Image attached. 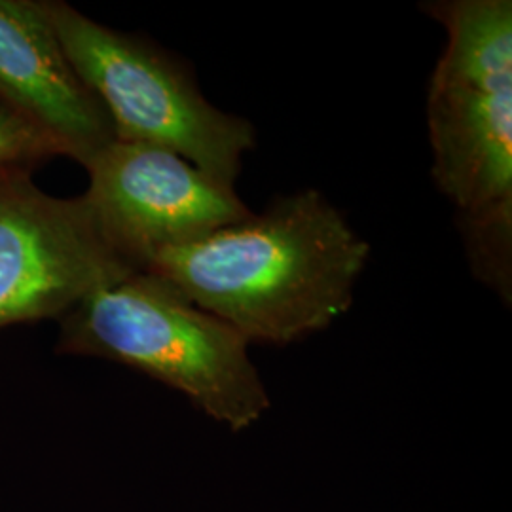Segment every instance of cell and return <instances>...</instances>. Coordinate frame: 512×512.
<instances>
[{
  "instance_id": "8",
  "label": "cell",
  "mask_w": 512,
  "mask_h": 512,
  "mask_svg": "<svg viewBox=\"0 0 512 512\" xmlns=\"http://www.w3.org/2000/svg\"><path fill=\"white\" fill-rule=\"evenodd\" d=\"M55 156H63L61 148L42 129L0 101V175L18 167L31 169Z\"/></svg>"
},
{
  "instance_id": "6",
  "label": "cell",
  "mask_w": 512,
  "mask_h": 512,
  "mask_svg": "<svg viewBox=\"0 0 512 512\" xmlns=\"http://www.w3.org/2000/svg\"><path fill=\"white\" fill-rule=\"evenodd\" d=\"M105 238L135 272L253 215L236 192L165 148L114 141L84 165Z\"/></svg>"
},
{
  "instance_id": "3",
  "label": "cell",
  "mask_w": 512,
  "mask_h": 512,
  "mask_svg": "<svg viewBox=\"0 0 512 512\" xmlns=\"http://www.w3.org/2000/svg\"><path fill=\"white\" fill-rule=\"evenodd\" d=\"M59 321V353L131 366L232 431L249 429L270 408L249 342L158 275H129Z\"/></svg>"
},
{
  "instance_id": "5",
  "label": "cell",
  "mask_w": 512,
  "mask_h": 512,
  "mask_svg": "<svg viewBox=\"0 0 512 512\" xmlns=\"http://www.w3.org/2000/svg\"><path fill=\"white\" fill-rule=\"evenodd\" d=\"M133 274L84 194L50 196L25 167L0 175V329L61 319Z\"/></svg>"
},
{
  "instance_id": "7",
  "label": "cell",
  "mask_w": 512,
  "mask_h": 512,
  "mask_svg": "<svg viewBox=\"0 0 512 512\" xmlns=\"http://www.w3.org/2000/svg\"><path fill=\"white\" fill-rule=\"evenodd\" d=\"M0 101L78 164L116 141L107 110L63 50L48 2L0 0Z\"/></svg>"
},
{
  "instance_id": "2",
  "label": "cell",
  "mask_w": 512,
  "mask_h": 512,
  "mask_svg": "<svg viewBox=\"0 0 512 512\" xmlns=\"http://www.w3.org/2000/svg\"><path fill=\"white\" fill-rule=\"evenodd\" d=\"M446 31L427 93L433 179L458 211L478 281L512 298V2L439 0Z\"/></svg>"
},
{
  "instance_id": "4",
  "label": "cell",
  "mask_w": 512,
  "mask_h": 512,
  "mask_svg": "<svg viewBox=\"0 0 512 512\" xmlns=\"http://www.w3.org/2000/svg\"><path fill=\"white\" fill-rule=\"evenodd\" d=\"M74 71L107 110L120 143L165 148L220 183L236 184L255 126L217 109L179 59L118 33L65 2H48Z\"/></svg>"
},
{
  "instance_id": "1",
  "label": "cell",
  "mask_w": 512,
  "mask_h": 512,
  "mask_svg": "<svg viewBox=\"0 0 512 512\" xmlns=\"http://www.w3.org/2000/svg\"><path fill=\"white\" fill-rule=\"evenodd\" d=\"M370 245L317 190L281 196L262 215L165 251L145 272L238 330L285 346L327 329L353 304Z\"/></svg>"
}]
</instances>
